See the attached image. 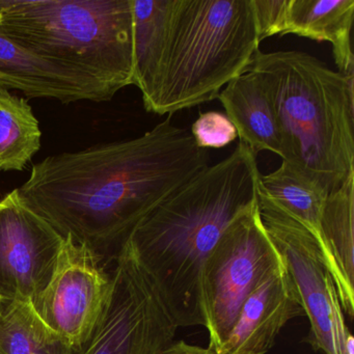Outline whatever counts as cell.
<instances>
[{"label": "cell", "mask_w": 354, "mask_h": 354, "mask_svg": "<svg viewBox=\"0 0 354 354\" xmlns=\"http://www.w3.org/2000/svg\"><path fill=\"white\" fill-rule=\"evenodd\" d=\"M281 264L283 258L263 225L258 204L225 227L201 274L211 351L227 339L248 296Z\"/></svg>", "instance_id": "8992f818"}, {"label": "cell", "mask_w": 354, "mask_h": 354, "mask_svg": "<svg viewBox=\"0 0 354 354\" xmlns=\"http://www.w3.org/2000/svg\"><path fill=\"white\" fill-rule=\"evenodd\" d=\"M171 117L132 140L46 157L16 188L19 200L107 268L140 223L209 165L208 150Z\"/></svg>", "instance_id": "6da1fadb"}, {"label": "cell", "mask_w": 354, "mask_h": 354, "mask_svg": "<svg viewBox=\"0 0 354 354\" xmlns=\"http://www.w3.org/2000/svg\"><path fill=\"white\" fill-rule=\"evenodd\" d=\"M264 80L281 162L325 196L354 174V72L342 75L301 51H259L248 71Z\"/></svg>", "instance_id": "3957f363"}, {"label": "cell", "mask_w": 354, "mask_h": 354, "mask_svg": "<svg viewBox=\"0 0 354 354\" xmlns=\"http://www.w3.org/2000/svg\"><path fill=\"white\" fill-rule=\"evenodd\" d=\"M174 0H132L133 86L146 105L152 98L167 45Z\"/></svg>", "instance_id": "e0dca14e"}, {"label": "cell", "mask_w": 354, "mask_h": 354, "mask_svg": "<svg viewBox=\"0 0 354 354\" xmlns=\"http://www.w3.org/2000/svg\"><path fill=\"white\" fill-rule=\"evenodd\" d=\"M0 88L59 102H106L117 91L73 66L24 48L0 32Z\"/></svg>", "instance_id": "8fae6325"}, {"label": "cell", "mask_w": 354, "mask_h": 354, "mask_svg": "<svg viewBox=\"0 0 354 354\" xmlns=\"http://www.w3.org/2000/svg\"><path fill=\"white\" fill-rule=\"evenodd\" d=\"M0 346L6 354H73L39 316L32 300H12L0 308Z\"/></svg>", "instance_id": "ac0fdd59"}, {"label": "cell", "mask_w": 354, "mask_h": 354, "mask_svg": "<svg viewBox=\"0 0 354 354\" xmlns=\"http://www.w3.org/2000/svg\"><path fill=\"white\" fill-rule=\"evenodd\" d=\"M252 0H174L149 113L171 115L218 98L259 53Z\"/></svg>", "instance_id": "277c9868"}, {"label": "cell", "mask_w": 354, "mask_h": 354, "mask_svg": "<svg viewBox=\"0 0 354 354\" xmlns=\"http://www.w3.org/2000/svg\"><path fill=\"white\" fill-rule=\"evenodd\" d=\"M354 0H289L285 35L328 42L337 72H354L351 30Z\"/></svg>", "instance_id": "5bb4252c"}, {"label": "cell", "mask_w": 354, "mask_h": 354, "mask_svg": "<svg viewBox=\"0 0 354 354\" xmlns=\"http://www.w3.org/2000/svg\"><path fill=\"white\" fill-rule=\"evenodd\" d=\"M257 155L244 144L161 203L128 243L179 327L205 326L201 274L225 227L258 204Z\"/></svg>", "instance_id": "7a4b0ae2"}, {"label": "cell", "mask_w": 354, "mask_h": 354, "mask_svg": "<svg viewBox=\"0 0 354 354\" xmlns=\"http://www.w3.org/2000/svg\"><path fill=\"white\" fill-rule=\"evenodd\" d=\"M111 264V288L104 310L73 354H160L173 343L177 325L129 243Z\"/></svg>", "instance_id": "52a82bcc"}, {"label": "cell", "mask_w": 354, "mask_h": 354, "mask_svg": "<svg viewBox=\"0 0 354 354\" xmlns=\"http://www.w3.org/2000/svg\"><path fill=\"white\" fill-rule=\"evenodd\" d=\"M160 354H213V352L208 347L192 345L181 339L178 342L174 341Z\"/></svg>", "instance_id": "7402d4cb"}, {"label": "cell", "mask_w": 354, "mask_h": 354, "mask_svg": "<svg viewBox=\"0 0 354 354\" xmlns=\"http://www.w3.org/2000/svg\"><path fill=\"white\" fill-rule=\"evenodd\" d=\"M0 354H6L5 351H3V347L0 346Z\"/></svg>", "instance_id": "cb8c5ba5"}, {"label": "cell", "mask_w": 354, "mask_h": 354, "mask_svg": "<svg viewBox=\"0 0 354 354\" xmlns=\"http://www.w3.org/2000/svg\"><path fill=\"white\" fill-rule=\"evenodd\" d=\"M41 138L28 100L0 88V171H22L40 150Z\"/></svg>", "instance_id": "d6986e66"}, {"label": "cell", "mask_w": 354, "mask_h": 354, "mask_svg": "<svg viewBox=\"0 0 354 354\" xmlns=\"http://www.w3.org/2000/svg\"><path fill=\"white\" fill-rule=\"evenodd\" d=\"M64 238L22 204L17 192L0 200V294L32 300L50 279Z\"/></svg>", "instance_id": "9c48e42d"}, {"label": "cell", "mask_w": 354, "mask_h": 354, "mask_svg": "<svg viewBox=\"0 0 354 354\" xmlns=\"http://www.w3.org/2000/svg\"><path fill=\"white\" fill-rule=\"evenodd\" d=\"M259 42L273 36H283L289 0H252Z\"/></svg>", "instance_id": "44dd1931"}, {"label": "cell", "mask_w": 354, "mask_h": 354, "mask_svg": "<svg viewBox=\"0 0 354 354\" xmlns=\"http://www.w3.org/2000/svg\"><path fill=\"white\" fill-rule=\"evenodd\" d=\"M5 304V301H3V296H1V294H0V308Z\"/></svg>", "instance_id": "603a6c76"}, {"label": "cell", "mask_w": 354, "mask_h": 354, "mask_svg": "<svg viewBox=\"0 0 354 354\" xmlns=\"http://www.w3.org/2000/svg\"><path fill=\"white\" fill-rule=\"evenodd\" d=\"M0 32L117 92L133 86L132 0H0Z\"/></svg>", "instance_id": "5b68a950"}, {"label": "cell", "mask_w": 354, "mask_h": 354, "mask_svg": "<svg viewBox=\"0 0 354 354\" xmlns=\"http://www.w3.org/2000/svg\"><path fill=\"white\" fill-rule=\"evenodd\" d=\"M192 138L202 149H221L237 138V130L225 113L208 111L201 113L192 124Z\"/></svg>", "instance_id": "ffe728a7"}, {"label": "cell", "mask_w": 354, "mask_h": 354, "mask_svg": "<svg viewBox=\"0 0 354 354\" xmlns=\"http://www.w3.org/2000/svg\"><path fill=\"white\" fill-rule=\"evenodd\" d=\"M326 198L285 162H281V167L272 173L261 175L259 180L258 200L270 205L310 232L318 242L329 274L337 286V267L321 229V216Z\"/></svg>", "instance_id": "9a60e30c"}, {"label": "cell", "mask_w": 354, "mask_h": 354, "mask_svg": "<svg viewBox=\"0 0 354 354\" xmlns=\"http://www.w3.org/2000/svg\"><path fill=\"white\" fill-rule=\"evenodd\" d=\"M225 115L254 155L268 151L281 156V138L274 106L264 80L248 71L231 80L219 93Z\"/></svg>", "instance_id": "4fadbf2b"}, {"label": "cell", "mask_w": 354, "mask_h": 354, "mask_svg": "<svg viewBox=\"0 0 354 354\" xmlns=\"http://www.w3.org/2000/svg\"><path fill=\"white\" fill-rule=\"evenodd\" d=\"M325 243L337 271V296L342 310L354 315V174L325 200L321 216Z\"/></svg>", "instance_id": "2e32d148"}, {"label": "cell", "mask_w": 354, "mask_h": 354, "mask_svg": "<svg viewBox=\"0 0 354 354\" xmlns=\"http://www.w3.org/2000/svg\"><path fill=\"white\" fill-rule=\"evenodd\" d=\"M306 316L285 262L242 304L227 339L213 354H266L283 326Z\"/></svg>", "instance_id": "7c38bea8"}, {"label": "cell", "mask_w": 354, "mask_h": 354, "mask_svg": "<svg viewBox=\"0 0 354 354\" xmlns=\"http://www.w3.org/2000/svg\"><path fill=\"white\" fill-rule=\"evenodd\" d=\"M111 288L109 268L88 248L67 236L50 279L32 304L49 328L77 349L98 323Z\"/></svg>", "instance_id": "ba28073f"}, {"label": "cell", "mask_w": 354, "mask_h": 354, "mask_svg": "<svg viewBox=\"0 0 354 354\" xmlns=\"http://www.w3.org/2000/svg\"><path fill=\"white\" fill-rule=\"evenodd\" d=\"M263 225L277 246L310 321L306 339L315 351L335 354L331 294L335 288L320 246L310 232L277 209L258 200Z\"/></svg>", "instance_id": "30bf717a"}]
</instances>
